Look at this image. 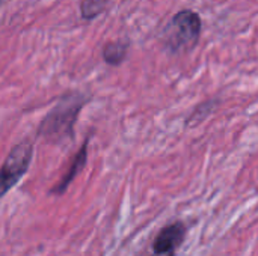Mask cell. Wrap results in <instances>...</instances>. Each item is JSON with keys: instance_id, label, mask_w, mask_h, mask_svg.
I'll return each mask as SVG.
<instances>
[{"instance_id": "cell-1", "label": "cell", "mask_w": 258, "mask_h": 256, "mask_svg": "<svg viewBox=\"0 0 258 256\" xmlns=\"http://www.w3.org/2000/svg\"><path fill=\"white\" fill-rule=\"evenodd\" d=\"M86 100L88 98L80 92H68L60 97L56 106L39 124L38 137L50 143H62L73 139L76 121Z\"/></svg>"}, {"instance_id": "cell-2", "label": "cell", "mask_w": 258, "mask_h": 256, "mask_svg": "<svg viewBox=\"0 0 258 256\" xmlns=\"http://www.w3.org/2000/svg\"><path fill=\"white\" fill-rule=\"evenodd\" d=\"M201 30L200 14L192 9H181L171 18L162 33L163 47L171 54H186L198 45Z\"/></svg>"}, {"instance_id": "cell-3", "label": "cell", "mask_w": 258, "mask_h": 256, "mask_svg": "<svg viewBox=\"0 0 258 256\" xmlns=\"http://www.w3.org/2000/svg\"><path fill=\"white\" fill-rule=\"evenodd\" d=\"M33 155V148L29 142L18 143L6 157L0 167V198H3L27 172Z\"/></svg>"}, {"instance_id": "cell-4", "label": "cell", "mask_w": 258, "mask_h": 256, "mask_svg": "<svg viewBox=\"0 0 258 256\" xmlns=\"http://www.w3.org/2000/svg\"><path fill=\"white\" fill-rule=\"evenodd\" d=\"M186 226L183 222H174L165 226L153 241L151 256H175L178 247L183 244Z\"/></svg>"}, {"instance_id": "cell-5", "label": "cell", "mask_w": 258, "mask_h": 256, "mask_svg": "<svg viewBox=\"0 0 258 256\" xmlns=\"http://www.w3.org/2000/svg\"><path fill=\"white\" fill-rule=\"evenodd\" d=\"M86 158H88V140L82 145V148L79 149V152L74 155L73 161H71V166L68 167L67 174L59 180V183L51 189V193L53 195H62L68 186L74 181V178L80 174V170L85 167L86 164Z\"/></svg>"}, {"instance_id": "cell-6", "label": "cell", "mask_w": 258, "mask_h": 256, "mask_svg": "<svg viewBox=\"0 0 258 256\" xmlns=\"http://www.w3.org/2000/svg\"><path fill=\"white\" fill-rule=\"evenodd\" d=\"M128 53V42L125 41H112L107 42L103 48V59L107 65L118 66L124 62Z\"/></svg>"}, {"instance_id": "cell-7", "label": "cell", "mask_w": 258, "mask_h": 256, "mask_svg": "<svg viewBox=\"0 0 258 256\" xmlns=\"http://www.w3.org/2000/svg\"><path fill=\"white\" fill-rule=\"evenodd\" d=\"M107 2L109 0H82V3H80L82 18L94 20L101 12H104V9L107 8Z\"/></svg>"}, {"instance_id": "cell-8", "label": "cell", "mask_w": 258, "mask_h": 256, "mask_svg": "<svg viewBox=\"0 0 258 256\" xmlns=\"http://www.w3.org/2000/svg\"><path fill=\"white\" fill-rule=\"evenodd\" d=\"M0 2H2V0H0Z\"/></svg>"}]
</instances>
